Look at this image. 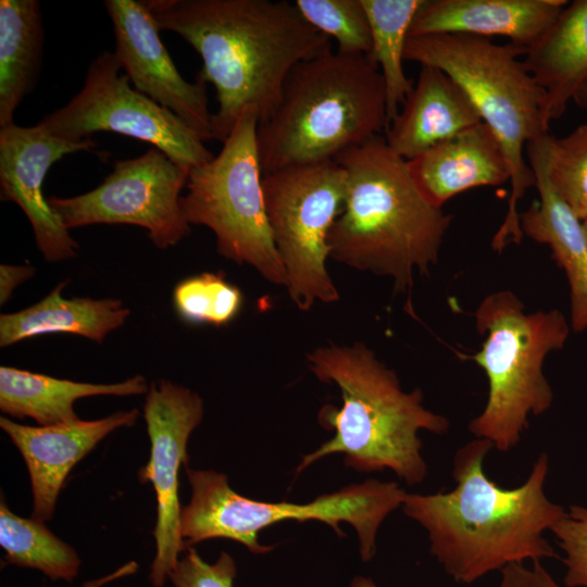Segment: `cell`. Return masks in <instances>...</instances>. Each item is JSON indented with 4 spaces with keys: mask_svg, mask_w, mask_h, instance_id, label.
Here are the masks:
<instances>
[{
    "mask_svg": "<svg viewBox=\"0 0 587 587\" xmlns=\"http://www.w3.org/2000/svg\"><path fill=\"white\" fill-rule=\"evenodd\" d=\"M160 30L179 35L201 57L196 80L211 83L218 108L213 139L225 141L246 111L259 124L277 108L290 72L332 48L286 0H145Z\"/></svg>",
    "mask_w": 587,
    "mask_h": 587,
    "instance_id": "1",
    "label": "cell"
},
{
    "mask_svg": "<svg viewBox=\"0 0 587 587\" xmlns=\"http://www.w3.org/2000/svg\"><path fill=\"white\" fill-rule=\"evenodd\" d=\"M492 444L475 439L459 449L449 492L407 494L402 508L428 533L430 552L457 583L471 584L491 571L525 560L557 557L542 533L565 515L547 499L549 460L541 453L521 486L490 480L483 462Z\"/></svg>",
    "mask_w": 587,
    "mask_h": 587,
    "instance_id": "2",
    "label": "cell"
},
{
    "mask_svg": "<svg viewBox=\"0 0 587 587\" xmlns=\"http://www.w3.org/2000/svg\"><path fill=\"white\" fill-rule=\"evenodd\" d=\"M347 175L342 209L328 235L329 258L392 279L410 296L414 270L427 275L452 215L430 204L419 190L408 161L382 136L340 153Z\"/></svg>",
    "mask_w": 587,
    "mask_h": 587,
    "instance_id": "3",
    "label": "cell"
},
{
    "mask_svg": "<svg viewBox=\"0 0 587 587\" xmlns=\"http://www.w3.org/2000/svg\"><path fill=\"white\" fill-rule=\"evenodd\" d=\"M308 361L319 380L338 386L342 404H327L319 412L320 424L335 435L303 455L297 473L342 453L345 465L355 471L389 469L409 485L423 482L427 465L419 430L445 434L449 421L422 404V391H403L396 373L364 344L320 347Z\"/></svg>",
    "mask_w": 587,
    "mask_h": 587,
    "instance_id": "4",
    "label": "cell"
},
{
    "mask_svg": "<svg viewBox=\"0 0 587 587\" xmlns=\"http://www.w3.org/2000/svg\"><path fill=\"white\" fill-rule=\"evenodd\" d=\"M386 127L385 84L372 57L330 48L290 72L277 108L258 125L262 173L335 160Z\"/></svg>",
    "mask_w": 587,
    "mask_h": 587,
    "instance_id": "5",
    "label": "cell"
},
{
    "mask_svg": "<svg viewBox=\"0 0 587 587\" xmlns=\"http://www.w3.org/2000/svg\"><path fill=\"white\" fill-rule=\"evenodd\" d=\"M525 52L513 43L497 45L489 38L463 34L409 36L404 50V61L435 66L465 91L503 151L511 193L505 217L491 242L498 252L522 240L517 204L536 184L524 149L549 132L545 92L520 58Z\"/></svg>",
    "mask_w": 587,
    "mask_h": 587,
    "instance_id": "6",
    "label": "cell"
},
{
    "mask_svg": "<svg viewBox=\"0 0 587 587\" xmlns=\"http://www.w3.org/2000/svg\"><path fill=\"white\" fill-rule=\"evenodd\" d=\"M474 316L485 340L479 351L461 357L484 370L489 390L483 412L469 429L507 452L520 442L527 416L550 408L553 392L542 365L549 352L564 347L570 326L557 309L525 313L522 301L509 290L486 296Z\"/></svg>",
    "mask_w": 587,
    "mask_h": 587,
    "instance_id": "7",
    "label": "cell"
},
{
    "mask_svg": "<svg viewBox=\"0 0 587 587\" xmlns=\"http://www.w3.org/2000/svg\"><path fill=\"white\" fill-rule=\"evenodd\" d=\"M191 486L190 502L182 508L180 533L187 547L208 539H230L255 554L273 550L259 542V534L283 521H319L344 537L339 523L358 534L362 560L375 554V539L385 517L402 505L407 492L395 482L367 479L316 497L307 503L266 502L236 492L227 476L212 470L186 467Z\"/></svg>",
    "mask_w": 587,
    "mask_h": 587,
    "instance_id": "8",
    "label": "cell"
},
{
    "mask_svg": "<svg viewBox=\"0 0 587 587\" xmlns=\"http://www.w3.org/2000/svg\"><path fill=\"white\" fill-rule=\"evenodd\" d=\"M258 125L253 111L240 115L220 152L189 171L179 205L189 225L214 233L221 255L249 264L270 283L286 287L265 211Z\"/></svg>",
    "mask_w": 587,
    "mask_h": 587,
    "instance_id": "9",
    "label": "cell"
},
{
    "mask_svg": "<svg viewBox=\"0 0 587 587\" xmlns=\"http://www.w3.org/2000/svg\"><path fill=\"white\" fill-rule=\"evenodd\" d=\"M272 238L287 275V291L301 311L339 292L327 270L328 235L347 192V175L335 161L291 166L263 175Z\"/></svg>",
    "mask_w": 587,
    "mask_h": 587,
    "instance_id": "10",
    "label": "cell"
},
{
    "mask_svg": "<svg viewBox=\"0 0 587 587\" xmlns=\"http://www.w3.org/2000/svg\"><path fill=\"white\" fill-rule=\"evenodd\" d=\"M120 71L113 52L100 53L90 63L80 91L39 124L68 141L88 139L97 132L137 138L188 170L214 158L197 133L172 111L133 89Z\"/></svg>",
    "mask_w": 587,
    "mask_h": 587,
    "instance_id": "11",
    "label": "cell"
},
{
    "mask_svg": "<svg viewBox=\"0 0 587 587\" xmlns=\"http://www.w3.org/2000/svg\"><path fill=\"white\" fill-rule=\"evenodd\" d=\"M188 168L155 147L135 159L120 160L89 192L48 202L70 229L93 224H130L148 230L160 249L175 246L190 233L179 205Z\"/></svg>",
    "mask_w": 587,
    "mask_h": 587,
    "instance_id": "12",
    "label": "cell"
},
{
    "mask_svg": "<svg viewBox=\"0 0 587 587\" xmlns=\"http://www.w3.org/2000/svg\"><path fill=\"white\" fill-rule=\"evenodd\" d=\"M150 438V458L138 472L141 483L150 482L157 497L153 529L157 552L149 579L163 587L187 545L180 533L179 469L188 461L187 445L203 417L201 397L171 380L151 383L143 404Z\"/></svg>",
    "mask_w": 587,
    "mask_h": 587,
    "instance_id": "13",
    "label": "cell"
},
{
    "mask_svg": "<svg viewBox=\"0 0 587 587\" xmlns=\"http://www.w3.org/2000/svg\"><path fill=\"white\" fill-rule=\"evenodd\" d=\"M104 7L114 29V57L135 89L172 111L203 141L213 139L207 86L182 77L143 0H105Z\"/></svg>",
    "mask_w": 587,
    "mask_h": 587,
    "instance_id": "14",
    "label": "cell"
},
{
    "mask_svg": "<svg viewBox=\"0 0 587 587\" xmlns=\"http://www.w3.org/2000/svg\"><path fill=\"white\" fill-rule=\"evenodd\" d=\"M90 138L68 141L49 134L39 123L23 127L15 123L0 128L1 200L15 202L26 214L39 251L55 262L76 257L78 245L42 193L50 166L66 154L89 151Z\"/></svg>",
    "mask_w": 587,
    "mask_h": 587,
    "instance_id": "15",
    "label": "cell"
},
{
    "mask_svg": "<svg viewBox=\"0 0 587 587\" xmlns=\"http://www.w3.org/2000/svg\"><path fill=\"white\" fill-rule=\"evenodd\" d=\"M137 409L120 411L93 421L77 420L49 426L17 424L5 416L0 427L20 450L29 474L33 516L49 521L71 470L111 432L133 426Z\"/></svg>",
    "mask_w": 587,
    "mask_h": 587,
    "instance_id": "16",
    "label": "cell"
},
{
    "mask_svg": "<svg viewBox=\"0 0 587 587\" xmlns=\"http://www.w3.org/2000/svg\"><path fill=\"white\" fill-rule=\"evenodd\" d=\"M551 134L545 133L526 145L528 165L534 172L539 200L520 213L521 229L536 242L548 245L552 258L569 280L571 325L587 328V239L582 222L552 189L547 174Z\"/></svg>",
    "mask_w": 587,
    "mask_h": 587,
    "instance_id": "17",
    "label": "cell"
},
{
    "mask_svg": "<svg viewBox=\"0 0 587 587\" xmlns=\"http://www.w3.org/2000/svg\"><path fill=\"white\" fill-rule=\"evenodd\" d=\"M565 0H425L409 36H503L527 49L554 23Z\"/></svg>",
    "mask_w": 587,
    "mask_h": 587,
    "instance_id": "18",
    "label": "cell"
},
{
    "mask_svg": "<svg viewBox=\"0 0 587 587\" xmlns=\"http://www.w3.org/2000/svg\"><path fill=\"white\" fill-rule=\"evenodd\" d=\"M408 165L423 197L437 208L465 190L510 180L503 151L483 122L434 145Z\"/></svg>",
    "mask_w": 587,
    "mask_h": 587,
    "instance_id": "19",
    "label": "cell"
},
{
    "mask_svg": "<svg viewBox=\"0 0 587 587\" xmlns=\"http://www.w3.org/2000/svg\"><path fill=\"white\" fill-rule=\"evenodd\" d=\"M480 122L473 102L450 76L422 65L412 90L385 129V140L395 153L410 161Z\"/></svg>",
    "mask_w": 587,
    "mask_h": 587,
    "instance_id": "20",
    "label": "cell"
},
{
    "mask_svg": "<svg viewBox=\"0 0 587 587\" xmlns=\"http://www.w3.org/2000/svg\"><path fill=\"white\" fill-rule=\"evenodd\" d=\"M523 62L546 97L545 117L560 118L587 78V0L569 2Z\"/></svg>",
    "mask_w": 587,
    "mask_h": 587,
    "instance_id": "21",
    "label": "cell"
},
{
    "mask_svg": "<svg viewBox=\"0 0 587 587\" xmlns=\"http://www.w3.org/2000/svg\"><path fill=\"white\" fill-rule=\"evenodd\" d=\"M143 376L136 375L115 384H91L60 379L16 367H0V409L8 415L35 420L39 426L78 420L74 402L80 398L148 392Z\"/></svg>",
    "mask_w": 587,
    "mask_h": 587,
    "instance_id": "22",
    "label": "cell"
},
{
    "mask_svg": "<svg viewBox=\"0 0 587 587\" xmlns=\"http://www.w3.org/2000/svg\"><path fill=\"white\" fill-rule=\"evenodd\" d=\"M60 283L46 298L15 313L0 315V346L51 333L76 334L97 342L130 314L117 299L62 298Z\"/></svg>",
    "mask_w": 587,
    "mask_h": 587,
    "instance_id": "23",
    "label": "cell"
},
{
    "mask_svg": "<svg viewBox=\"0 0 587 587\" xmlns=\"http://www.w3.org/2000/svg\"><path fill=\"white\" fill-rule=\"evenodd\" d=\"M43 27L37 0L0 1V128L13 124L16 108L36 85Z\"/></svg>",
    "mask_w": 587,
    "mask_h": 587,
    "instance_id": "24",
    "label": "cell"
},
{
    "mask_svg": "<svg viewBox=\"0 0 587 587\" xmlns=\"http://www.w3.org/2000/svg\"><path fill=\"white\" fill-rule=\"evenodd\" d=\"M361 1L371 28V57L385 84L388 126L414 85L403 70L404 50L412 22L425 0Z\"/></svg>",
    "mask_w": 587,
    "mask_h": 587,
    "instance_id": "25",
    "label": "cell"
},
{
    "mask_svg": "<svg viewBox=\"0 0 587 587\" xmlns=\"http://www.w3.org/2000/svg\"><path fill=\"white\" fill-rule=\"evenodd\" d=\"M0 546L5 562L35 569L51 580L72 582L80 559L66 542L54 536L43 521L21 517L10 511L3 498L0 504Z\"/></svg>",
    "mask_w": 587,
    "mask_h": 587,
    "instance_id": "26",
    "label": "cell"
},
{
    "mask_svg": "<svg viewBox=\"0 0 587 587\" xmlns=\"http://www.w3.org/2000/svg\"><path fill=\"white\" fill-rule=\"evenodd\" d=\"M178 316L195 325L223 326L240 312V289L226 280L223 273H201L179 282L173 292Z\"/></svg>",
    "mask_w": 587,
    "mask_h": 587,
    "instance_id": "27",
    "label": "cell"
},
{
    "mask_svg": "<svg viewBox=\"0 0 587 587\" xmlns=\"http://www.w3.org/2000/svg\"><path fill=\"white\" fill-rule=\"evenodd\" d=\"M302 16L337 41L340 53L371 55V28L361 0H296Z\"/></svg>",
    "mask_w": 587,
    "mask_h": 587,
    "instance_id": "28",
    "label": "cell"
},
{
    "mask_svg": "<svg viewBox=\"0 0 587 587\" xmlns=\"http://www.w3.org/2000/svg\"><path fill=\"white\" fill-rule=\"evenodd\" d=\"M547 174L552 189L575 216L587 217V124L563 138L551 135Z\"/></svg>",
    "mask_w": 587,
    "mask_h": 587,
    "instance_id": "29",
    "label": "cell"
},
{
    "mask_svg": "<svg viewBox=\"0 0 587 587\" xmlns=\"http://www.w3.org/2000/svg\"><path fill=\"white\" fill-rule=\"evenodd\" d=\"M565 553L567 587H587V509L571 505L550 529Z\"/></svg>",
    "mask_w": 587,
    "mask_h": 587,
    "instance_id": "30",
    "label": "cell"
},
{
    "mask_svg": "<svg viewBox=\"0 0 587 587\" xmlns=\"http://www.w3.org/2000/svg\"><path fill=\"white\" fill-rule=\"evenodd\" d=\"M236 573L235 561L227 552L210 564L189 546L167 578L175 587H234Z\"/></svg>",
    "mask_w": 587,
    "mask_h": 587,
    "instance_id": "31",
    "label": "cell"
},
{
    "mask_svg": "<svg viewBox=\"0 0 587 587\" xmlns=\"http://www.w3.org/2000/svg\"><path fill=\"white\" fill-rule=\"evenodd\" d=\"M501 574L500 587H561L540 562H533L532 569L511 563L501 570Z\"/></svg>",
    "mask_w": 587,
    "mask_h": 587,
    "instance_id": "32",
    "label": "cell"
},
{
    "mask_svg": "<svg viewBox=\"0 0 587 587\" xmlns=\"http://www.w3.org/2000/svg\"><path fill=\"white\" fill-rule=\"evenodd\" d=\"M35 268L30 265H8L0 266V303L9 301L13 290L23 282L30 278Z\"/></svg>",
    "mask_w": 587,
    "mask_h": 587,
    "instance_id": "33",
    "label": "cell"
},
{
    "mask_svg": "<svg viewBox=\"0 0 587 587\" xmlns=\"http://www.w3.org/2000/svg\"><path fill=\"white\" fill-rule=\"evenodd\" d=\"M573 100L578 107L587 109V78L579 86Z\"/></svg>",
    "mask_w": 587,
    "mask_h": 587,
    "instance_id": "34",
    "label": "cell"
},
{
    "mask_svg": "<svg viewBox=\"0 0 587 587\" xmlns=\"http://www.w3.org/2000/svg\"><path fill=\"white\" fill-rule=\"evenodd\" d=\"M350 587H377V586L371 578L357 576L351 582Z\"/></svg>",
    "mask_w": 587,
    "mask_h": 587,
    "instance_id": "35",
    "label": "cell"
},
{
    "mask_svg": "<svg viewBox=\"0 0 587 587\" xmlns=\"http://www.w3.org/2000/svg\"><path fill=\"white\" fill-rule=\"evenodd\" d=\"M580 222H582V227H583L585 237H586V239H587V217H585V218L582 220Z\"/></svg>",
    "mask_w": 587,
    "mask_h": 587,
    "instance_id": "36",
    "label": "cell"
}]
</instances>
